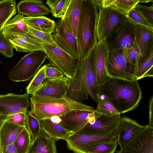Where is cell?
<instances>
[{
    "label": "cell",
    "instance_id": "cell-1",
    "mask_svg": "<svg viewBox=\"0 0 153 153\" xmlns=\"http://www.w3.org/2000/svg\"><path fill=\"white\" fill-rule=\"evenodd\" d=\"M100 94L105 97L120 114L135 109L142 99L138 80H128L108 77L99 87Z\"/></svg>",
    "mask_w": 153,
    "mask_h": 153
},
{
    "label": "cell",
    "instance_id": "cell-2",
    "mask_svg": "<svg viewBox=\"0 0 153 153\" xmlns=\"http://www.w3.org/2000/svg\"><path fill=\"white\" fill-rule=\"evenodd\" d=\"M93 59V51L85 58L78 59L74 76L68 80L66 97L82 103L90 95L97 103L100 85L95 74Z\"/></svg>",
    "mask_w": 153,
    "mask_h": 153
},
{
    "label": "cell",
    "instance_id": "cell-3",
    "mask_svg": "<svg viewBox=\"0 0 153 153\" xmlns=\"http://www.w3.org/2000/svg\"><path fill=\"white\" fill-rule=\"evenodd\" d=\"M31 114L39 121L54 117H61L74 110L92 111L94 108L66 97H42L33 95L30 97Z\"/></svg>",
    "mask_w": 153,
    "mask_h": 153
},
{
    "label": "cell",
    "instance_id": "cell-4",
    "mask_svg": "<svg viewBox=\"0 0 153 153\" xmlns=\"http://www.w3.org/2000/svg\"><path fill=\"white\" fill-rule=\"evenodd\" d=\"M98 14L92 0H82L76 37L81 59L87 56L97 43L96 27Z\"/></svg>",
    "mask_w": 153,
    "mask_h": 153
},
{
    "label": "cell",
    "instance_id": "cell-5",
    "mask_svg": "<svg viewBox=\"0 0 153 153\" xmlns=\"http://www.w3.org/2000/svg\"><path fill=\"white\" fill-rule=\"evenodd\" d=\"M46 58L45 53L41 51H34L26 54L10 71L9 79L16 82L29 80L36 74Z\"/></svg>",
    "mask_w": 153,
    "mask_h": 153
},
{
    "label": "cell",
    "instance_id": "cell-6",
    "mask_svg": "<svg viewBox=\"0 0 153 153\" xmlns=\"http://www.w3.org/2000/svg\"><path fill=\"white\" fill-rule=\"evenodd\" d=\"M106 70L108 77L128 80H136L135 67L128 58L127 48L109 51Z\"/></svg>",
    "mask_w": 153,
    "mask_h": 153
},
{
    "label": "cell",
    "instance_id": "cell-7",
    "mask_svg": "<svg viewBox=\"0 0 153 153\" xmlns=\"http://www.w3.org/2000/svg\"><path fill=\"white\" fill-rule=\"evenodd\" d=\"M120 114L108 116L97 110L94 115L87 124L76 134L94 136L113 135H118V126Z\"/></svg>",
    "mask_w": 153,
    "mask_h": 153
},
{
    "label": "cell",
    "instance_id": "cell-8",
    "mask_svg": "<svg viewBox=\"0 0 153 153\" xmlns=\"http://www.w3.org/2000/svg\"><path fill=\"white\" fill-rule=\"evenodd\" d=\"M42 47L49 63L60 71L66 77L72 78L78 59L61 49L55 42L42 44Z\"/></svg>",
    "mask_w": 153,
    "mask_h": 153
},
{
    "label": "cell",
    "instance_id": "cell-9",
    "mask_svg": "<svg viewBox=\"0 0 153 153\" xmlns=\"http://www.w3.org/2000/svg\"><path fill=\"white\" fill-rule=\"evenodd\" d=\"M134 26L127 18L116 25L105 39L108 51L131 48L135 41Z\"/></svg>",
    "mask_w": 153,
    "mask_h": 153
},
{
    "label": "cell",
    "instance_id": "cell-10",
    "mask_svg": "<svg viewBox=\"0 0 153 153\" xmlns=\"http://www.w3.org/2000/svg\"><path fill=\"white\" fill-rule=\"evenodd\" d=\"M113 135L94 136L74 134L65 140L68 148L74 153H88L98 144L117 141Z\"/></svg>",
    "mask_w": 153,
    "mask_h": 153
},
{
    "label": "cell",
    "instance_id": "cell-11",
    "mask_svg": "<svg viewBox=\"0 0 153 153\" xmlns=\"http://www.w3.org/2000/svg\"><path fill=\"white\" fill-rule=\"evenodd\" d=\"M53 36L61 49L77 59L81 58L76 37L61 19L56 24Z\"/></svg>",
    "mask_w": 153,
    "mask_h": 153
},
{
    "label": "cell",
    "instance_id": "cell-12",
    "mask_svg": "<svg viewBox=\"0 0 153 153\" xmlns=\"http://www.w3.org/2000/svg\"><path fill=\"white\" fill-rule=\"evenodd\" d=\"M117 153H153V127L148 125Z\"/></svg>",
    "mask_w": 153,
    "mask_h": 153
},
{
    "label": "cell",
    "instance_id": "cell-13",
    "mask_svg": "<svg viewBox=\"0 0 153 153\" xmlns=\"http://www.w3.org/2000/svg\"><path fill=\"white\" fill-rule=\"evenodd\" d=\"M99 10L96 27L98 41L105 39L116 25L126 18V16L110 7Z\"/></svg>",
    "mask_w": 153,
    "mask_h": 153
},
{
    "label": "cell",
    "instance_id": "cell-14",
    "mask_svg": "<svg viewBox=\"0 0 153 153\" xmlns=\"http://www.w3.org/2000/svg\"><path fill=\"white\" fill-rule=\"evenodd\" d=\"M29 96L27 93L23 94L8 93L0 94V115H11L20 112L27 113L30 103Z\"/></svg>",
    "mask_w": 153,
    "mask_h": 153
},
{
    "label": "cell",
    "instance_id": "cell-15",
    "mask_svg": "<svg viewBox=\"0 0 153 153\" xmlns=\"http://www.w3.org/2000/svg\"><path fill=\"white\" fill-rule=\"evenodd\" d=\"M96 111V109L92 111L73 110L62 116L59 123L72 134H76L87 124Z\"/></svg>",
    "mask_w": 153,
    "mask_h": 153
},
{
    "label": "cell",
    "instance_id": "cell-16",
    "mask_svg": "<svg viewBox=\"0 0 153 153\" xmlns=\"http://www.w3.org/2000/svg\"><path fill=\"white\" fill-rule=\"evenodd\" d=\"M93 51L94 70L100 86L108 77L106 68L109 51L105 39L98 41Z\"/></svg>",
    "mask_w": 153,
    "mask_h": 153
},
{
    "label": "cell",
    "instance_id": "cell-17",
    "mask_svg": "<svg viewBox=\"0 0 153 153\" xmlns=\"http://www.w3.org/2000/svg\"><path fill=\"white\" fill-rule=\"evenodd\" d=\"M69 79L65 76L54 79H46L33 95L42 97H66Z\"/></svg>",
    "mask_w": 153,
    "mask_h": 153
},
{
    "label": "cell",
    "instance_id": "cell-18",
    "mask_svg": "<svg viewBox=\"0 0 153 153\" xmlns=\"http://www.w3.org/2000/svg\"><path fill=\"white\" fill-rule=\"evenodd\" d=\"M146 126H142L136 121L125 116L121 117L118 126V144L122 148Z\"/></svg>",
    "mask_w": 153,
    "mask_h": 153
},
{
    "label": "cell",
    "instance_id": "cell-19",
    "mask_svg": "<svg viewBox=\"0 0 153 153\" xmlns=\"http://www.w3.org/2000/svg\"><path fill=\"white\" fill-rule=\"evenodd\" d=\"M135 40L141 56H148L153 50V29L135 25Z\"/></svg>",
    "mask_w": 153,
    "mask_h": 153
},
{
    "label": "cell",
    "instance_id": "cell-20",
    "mask_svg": "<svg viewBox=\"0 0 153 153\" xmlns=\"http://www.w3.org/2000/svg\"><path fill=\"white\" fill-rule=\"evenodd\" d=\"M17 11L19 14L28 17H36L48 15L50 9L40 0H24L20 1L17 5Z\"/></svg>",
    "mask_w": 153,
    "mask_h": 153
},
{
    "label": "cell",
    "instance_id": "cell-21",
    "mask_svg": "<svg viewBox=\"0 0 153 153\" xmlns=\"http://www.w3.org/2000/svg\"><path fill=\"white\" fill-rule=\"evenodd\" d=\"M82 0H70L61 19L76 38Z\"/></svg>",
    "mask_w": 153,
    "mask_h": 153
},
{
    "label": "cell",
    "instance_id": "cell-22",
    "mask_svg": "<svg viewBox=\"0 0 153 153\" xmlns=\"http://www.w3.org/2000/svg\"><path fill=\"white\" fill-rule=\"evenodd\" d=\"M25 127L21 126L5 121L0 127V153L15 141Z\"/></svg>",
    "mask_w": 153,
    "mask_h": 153
},
{
    "label": "cell",
    "instance_id": "cell-23",
    "mask_svg": "<svg viewBox=\"0 0 153 153\" xmlns=\"http://www.w3.org/2000/svg\"><path fill=\"white\" fill-rule=\"evenodd\" d=\"M56 142L42 130L32 142L27 153H57Z\"/></svg>",
    "mask_w": 153,
    "mask_h": 153
},
{
    "label": "cell",
    "instance_id": "cell-24",
    "mask_svg": "<svg viewBox=\"0 0 153 153\" xmlns=\"http://www.w3.org/2000/svg\"><path fill=\"white\" fill-rule=\"evenodd\" d=\"M24 16L18 14L9 20L3 27L2 33L8 38L15 36L28 34L27 25L24 22Z\"/></svg>",
    "mask_w": 153,
    "mask_h": 153
},
{
    "label": "cell",
    "instance_id": "cell-25",
    "mask_svg": "<svg viewBox=\"0 0 153 153\" xmlns=\"http://www.w3.org/2000/svg\"><path fill=\"white\" fill-rule=\"evenodd\" d=\"M41 130L48 136L57 140H65L72 134L65 130L59 123L54 122L51 119L40 121Z\"/></svg>",
    "mask_w": 153,
    "mask_h": 153
},
{
    "label": "cell",
    "instance_id": "cell-26",
    "mask_svg": "<svg viewBox=\"0 0 153 153\" xmlns=\"http://www.w3.org/2000/svg\"><path fill=\"white\" fill-rule=\"evenodd\" d=\"M24 22L33 28L43 32L52 33L56 26L55 22L45 16L36 17H24Z\"/></svg>",
    "mask_w": 153,
    "mask_h": 153
},
{
    "label": "cell",
    "instance_id": "cell-27",
    "mask_svg": "<svg viewBox=\"0 0 153 153\" xmlns=\"http://www.w3.org/2000/svg\"><path fill=\"white\" fill-rule=\"evenodd\" d=\"M153 50L147 56H140L135 67L134 76L138 80L153 76Z\"/></svg>",
    "mask_w": 153,
    "mask_h": 153
},
{
    "label": "cell",
    "instance_id": "cell-28",
    "mask_svg": "<svg viewBox=\"0 0 153 153\" xmlns=\"http://www.w3.org/2000/svg\"><path fill=\"white\" fill-rule=\"evenodd\" d=\"M16 2L13 0L0 1V31L4 25L17 13Z\"/></svg>",
    "mask_w": 153,
    "mask_h": 153
},
{
    "label": "cell",
    "instance_id": "cell-29",
    "mask_svg": "<svg viewBox=\"0 0 153 153\" xmlns=\"http://www.w3.org/2000/svg\"><path fill=\"white\" fill-rule=\"evenodd\" d=\"M32 142L30 133L25 127L14 141L18 153H27Z\"/></svg>",
    "mask_w": 153,
    "mask_h": 153
},
{
    "label": "cell",
    "instance_id": "cell-30",
    "mask_svg": "<svg viewBox=\"0 0 153 153\" xmlns=\"http://www.w3.org/2000/svg\"><path fill=\"white\" fill-rule=\"evenodd\" d=\"M70 0H47L45 3L50 8L52 16L62 18L66 10Z\"/></svg>",
    "mask_w": 153,
    "mask_h": 153
},
{
    "label": "cell",
    "instance_id": "cell-31",
    "mask_svg": "<svg viewBox=\"0 0 153 153\" xmlns=\"http://www.w3.org/2000/svg\"><path fill=\"white\" fill-rule=\"evenodd\" d=\"M98 99L96 110L99 113L110 116L120 114L111 103L103 95L99 94L98 96Z\"/></svg>",
    "mask_w": 153,
    "mask_h": 153
},
{
    "label": "cell",
    "instance_id": "cell-32",
    "mask_svg": "<svg viewBox=\"0 0 153 153\" xmlns=\"http://www.w3.org/2000/svg\"><path fill=\"white\" fill-rule=\"evenodd\" d=\"M46 65L41 67L33 76L28 85L26 88L27 94L33 95L46 79L45 69Z\"/></svg>",
    "mask_w": 153,
    "mask_h": 153
},
{
    "label": "cell",
    "instance_id": "cell-33",
    "mask_svg": "<svg viewBox=\"0 0 153 153\" xmlns=\"http://www.w3.org/2000/svg\"><path fill=\"white\" fill-rule=\"evenodd\" d=\"M26 125L33 142L40 134L42 130L40 121L32 115L30 111L27 114Z\"/></svg>",
    "mask_w": 153,
    "mask_h": 153
},
{
    "label": "cell",
    "instance_id": "cell-34",
    "mask_svg": "<svg viewBox=\"0 0 153 153\" xmlns=\"http://www.w3.org/2000/svg\"><path fill=\"white\" fill-rule=\"evenodd\" d=\"M140 0H115L110 7L126 16L136 5Z\"/></svg>",
    "mask_w": 153,
    "mask_h": 153
},
{
    "label": "cell",
    "instance_id": "cell-35",
    "mask_svg": "<svg viewBox=\"0 0 153 153\" xmlns=\"http://www.w3.org/2000/svg\"><path fill=\"white\" fill-rule=\"evenodd\" d=\"M14 48L19 52H30L36 51H44L38 47L17 38L9 39Z\"/></svg>",
    "mask_w": 153,
    "mask_h": 153
},
{
    "label": "cell",
    "instance_id": "cell-36",
    "mask_svg": "<svg viewBox=\"0 0 153 153\" xmlns=\"http://www.w3.org/2000/svg\"><path fill=\"white\" fill-rule=\"evenodd\" d=\"M126 17L130 22L134 25H140L153 29V25L134 8L128 13Z\"/></svg>",
    "mask_w": 153,
    "mask_h": 153
},
{
    "label": "cell",
    "instance_id": "cell-37",
    "mask_svg": "<svg viewBox=\"0 0 153 153\" xmlns=\"http://www.w3.org/2000/svg\"><path fill=\"white\" fill-rule=\"evenodd\" d=\"M28 26V34L32 38L42 44H51L55 42L53 35L35 30Z\"/></svg>",
    "mask_w": 153,
    "mask_h": 153
},
{
    "label": "cell",
    "instance_id": "cell-38",
    "mask_svg": "<svg viewBox=\"0 0 153 153\" xmlns=\"http://www.w3.org/2000/svg\"><path fill=\"white\" fill-rule=\"evenodd\" d=\"M13 45L9 39L0 31V53L6 58H11L13 55Z\"/></svg>",
    "mask_w": 153,
    "mask_h": 153
},
{
    "label": "cell",
    "instance_id": "cell-39",
    "mask_svg": "<svg viewBox=\"0 0 153 153\" xmlns=\"http://www.w3.org/2000/svg\"><path fill=\"white\" fill-rule=\"evenodd\" d=\"M118 145L117 141L97 145L88 153H114Z\"/></svg>",
    "mask_w": 153,
    "mask_h": 153
},
{
    "label": "cell",
    "instance_id": "cell-40",
    "mask_svg": "<svg viewBox=\"0 0 153 153\" xmlns=\"http://www.w3.org/2000/svg\"><path fill=\"white\" fill-rule=\"evenodd\" d=\"M134 8L141 13L152 25H153V4L150 6L137 4Z\"/></svg>",
    "mask_w": 153,
    "mask_h": 153
},
{
    "label": "cell",
    "instance_id": "cell-41",
    "mask_svg": "<svg viewBox=\"0 0 153 153\" xmlns=\"http://www.w3.org/2000/svg\"><path fill=\"white\" fill-rule=\"evenodd\" d=\"M46 65L45 74L46 79H54L64 77L63 74L58 68L52 66L50 63Z\"/></svg>",
    "mask_w": 153,
    "mask_h": 153
},
{
    "label": "cell",
    "instance_id": "cell-42",
    "mask_svg": "<svg viewBox=\"0 0 153 153\" xmlns=\"http://www.w3.org/2000/svg\"><path fill=\"white\" fill-rule=\"evenodd\" d=\"M127 56L129 61L135 68L138 59L141 56L140 49L136 40L134 45L131 48L127 49Z\"/></svg>",
    "mask_w": 153,
    "mask_h": 153
},
{
    "label": "cell",
    "instance_id": "cell-43",
    "mask_svg": "<svg viewBox=\"0 0 153 153\" xmlns=\"http://www.w3.org/2000/svg\"><path fill=\"white\" fill-rule=\"evenodd\" d=\"M27 114L20 112L9 115L6 121L20 126L26 127Z\"/></svg>",
    "mask_w": 153,
    "mask_h": 153
},
{
    "label": "cell",
    "instance_id": "cell-44",
    "mask_svg": "<svg viewBox=\"0 0 153 153\" xmlns=\"http://www.w3.org/2000/svg\"><path fill=\"white\" fill-rule=\"evenodd\" d=\"M11 38H17L25 41L38 47L45 52V50L42 47V44L32 38L28 34L16 35L8 39Z\"/></svg>",
    "mask_w": 153,
    "mask_h": 153
},
{
    "label": "cell",
    "instance_id": "cell-45",
    "mask_svg": "<svg viewBox=\"0 0 153 153\" xmlns=\"http://www.w3.org/2000/svg\"><path fill=\"white\" fill-rule=\"evenodd\" d=\"M149 120L148 126L153 127V96H151L149 100Z\"/></svg>",
    "mask_w": 153,
    "mask_h": 153
},
{
    "label": "cell",
    "instance_id": "cell-46",
    "mask_svg": "<svg viewBox=\"0 0 153 153\" xmlns=\"http://www.w3.org/2000/svg\"><path fill=\"white\" fill-rule=\"evenodd\" d=\"M2 153H18L14 142L8 145Z\"/></svg>",
    "mask_w": 153,
    "mask_h": 153
},
{
    "label": "cell",
    "instance_id": "cell-47",
    "mask_svg": "<svg viewBox=\"0 0 153 153\" xmlns=\"http://www.w3.org/2000/svg\"><path fill=\"white\" fill-rule=\"evenodd\" d=\"M115 0H102V8H106L110 7L112 4Z\"/></svg>",
    "mask_w": 153,
    "mask_h": 153
},
{
    "label": "cell",
    "instance_id": "cell-48",
    "mask_svg": "<svg viewBox=\"0 0 153 153\" xmlns=\"http://www.w3.org/2000/svg\"><path fill=\"white\" fill-rule=\"evenodd\" d=\"M92 1L97 7V10L102 8V0H92Z\"/></svg>",
    "mask_w": 153,
    "mask_h": 153
},
{
    "label": "cell",
    "instance_id": "cell-49",
    "mask_svg": "<svg viewBox=\"0 0 153 153\" xmlns=\"http://www.w3.org/2000/svg\"><path fill=\"white\" fill-rule=\"evenodd\" d=\"M9 116L6 115H0V127Z\"/></svg>",
    "mask_w": 153,
    "mask_h": 153
},
{
    "label": "cell",
    "instance_id": "cell-50",
    "mask_svg": "<svg viewBox=\"0 0 153 153\" xmlns=\"http://www.w3.org/2000/svg\"><path fill=\"white\" fill-rule=\"evenodd\" d=\"M51 119L53 122L58 123H59L61 121V118L60 117H54Z\"/></svg>",
    "mask_w": 153,
    "mask_h": 153
},
{
    "label": "cell",
    "instance_id": "cell-51",
    "mask_svg": "<svg viewBox=\"0 0 153 153\" xmlns=\"http://www.w3.org/2000/svg\"><path fill=\"white\" fill-rule=\"evenodd\" d=\"M152 1V2H153L152 0H141L140 1L139 3H149L150 2H151Z\"/></svg>",
    "mask_w": 153,
    "mask_h": 153
}]
</instances>
